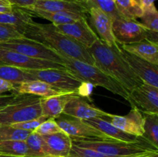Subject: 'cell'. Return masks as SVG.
Returning <instances> with one entry per match:
<instances>
[{
  "label": "cell",
  "instance_id": "24",
  "mask_svg": "<svg viewBox=\"0 0 158 157\" xmlns=\"http://www.w3.org/2000/svg\"><path fill=\"white\" fill-rule=\"evenodd\" d=\"M0 78L12 84L19 85L26 82L35 80L34 76L27 70L11 66H0Z\"/></svg>",
  "mask_w": 158,
  "mask_h": 157
},
{
  "label": "cell",
  "instance_id": "38",
  "mask_svg": "<svg viewBox=\"0 0 158 157\" xmlns=\"http://www.w3.org/2000/svg\"><path fill=\"white\" fill-rule=\"evenodd\" d=\"M15 88V85L0 78V95L7 92H13Z\"/></svg>",
  "mask_w": 158,
  "mask_h": 157
},
{
  "label": "cell",
  "instance_id": "23",
  "mask_svg": "<svg viewBox=\"0 0 158 157\" xmlns=\"http://www.w3.org/2000/svg\"><path fill=\"white\" fill-rule=\"evenodd\" d=\"M32 17H39L51 22L54 26L73 22L81 18H87V15L61 12H49L34 8H22Z\"/></svg>",
  "mask_w": 158,
  "mask_h": 157
},
{
  "label": "cell",
  "instance_id": "25",
  "mask_svg": "<svg viewBox=\"0 0 158 157\" xmlns=\"http://www.w3.org/2000/svg\"><path fill=\"white\" fill-rule=\"evenodd\" d=\"M32 19V17L22 8L15 7L12 12L0 13V24L15 26L21 33L23 26H26Z\"/></svg>",
  "mask_w": 158,
  "mask_h": 157
},
{
  "label": "cell",
  "instance_id": "33",
  "mask_svg": "<svg viewBox=\"0 0 158 157\" xmlns=\"http://www.w3.org/2000/svg\"><path fill=\"white\" fill-rule=\"evenodd\" d=\"M68 157H111L109 155H104L101 152L96 151L92 149L81 147L77 145L72 144L70 151Z\"/></svg>",
  "mask_w": 158,
  "mask_h": 157
},
{
  "label": "cell",
  "instance_id": "41",
  "mask_svg": "<svg viewBox=\"0 0 158 157\" xmlns=\"http://www.w3.org/2000/svg\"><path fill=\"white\" fill-rule=\"evenodd\" d=\"M139 2V4L142 6L143 9H145L147 7H149V6H153L154 5V2L156 0H137Z\"/></svg>",
  "mask_w": 158,
  "mask_h": 157
},
{
  "label": "cell",
  "instance_id": "26",
  "mask_svg": "<svg viewBox=\"0 0 158 157\" xmlns=\"http://www.w3.org/2000/svg\"><path fill=\"white\" fill-rule=\"evenodd\" d=\"M115 5L122 18L136 20L143 15V9L137 0H116Z\"/></svg>",
  "mask_w": 158,
  "mask_h": 157
},
{
  "label": "cell",
  "instance_id": "11",
  "mask_svg": "<svg viewBox=\"0 0 158 157\" xmlns=\"http://www.w3.org/2000/svg\"><path fill=\"white\" fill-rule=\"evenodd\" d=\"M146 31L147 28L137 20L120 17L113 22V33L117 43L120 45L145 40Z\"/></svg>",
  "mask_w": 158,
  "mask_h": 157
},
{
  "label": "cell",
  "instance_id": "14",
  "mask_svg": "<svg viewBox=\"0 0 158 157\" xmlns=\"http://www.w3.org/2000/svg\"><path fill=\"white\" fill-rule=\"evenodd\" d=\"M103 119L107 120L120 130L137 137H142L143 134L144 115L137 108L131 107V110L126 115L109 114Z\"/></svg>",
  "mask_w": 158,
  "mask_h": 157
},
{
  "label": "cell",
  "instance_id": "22",
  "mask_svg": "<svg viewBox=\"0 0 158 157\" xmlns=\"http://www.w3.org/2000/svg\"><path fill=\"white\" fill-rule=\"evenodd\" d=\"M119 45L127 52L158 66V45L154 44L147 40H142L130 44Z\"/></svg>",
  "mask_w": 158,
  "mask_h": 157
},
{
  "label": "cell",
  "instance_id": "30",
  "mask_svg": "<svg viewBox=\"0 0 158 157\" xmlns=\"http://www.w3.org/2000/svg\"><path fill=\"white\" fill-rule=\"evenodd\" d=\"M32 131L17 129L11 125H0V141L26 140Z\"/></svg>",
  "mask_w": 158,
  "mask_h": 157
},
{
  "label": "cell",
  "instance_id": "12",
  "mask_svg": "<svg viewBox=\"0 0 158 157\" xmlns=\"http://www.w3.org/2000/svg\"><path fill=\"white\" fill-rule=\"evenodd\" d=\"M55 27L59 32L70 37L87 49L99 38L97 33L88 24L87 18H81L66 24L57 25Z\"/></svg>",
  "mask_w": 158,
  "mask_h": 157
},
{
  "label": "cell",
  "instance_id": "43",
  "mask_svg": "<svg viewBox=\"0 0 158 157\" xmlns=\"http://www.w3.org/2000/svg\"><path fill=\"white\" fill-rule=\"evenodd\" d=\"M80 2H83L84 4H86V6H87V2H88V0H80Z\"/></svg>",
  "mask_w": 158,
  "mask_h": 157
},
{
  "label": "cell",
  "instance_id": "1",
  "mask_svg": "<svg viewBox=\"0 0 158 157\" xmlns=\"http://www.w3.org/2000/svg\"><path fill=\"white\" fill-rule=\"evenodd\" d=\"M22 34L25 38L42 43L69 58L95 66L94 58L87 49L59 32L52 23L43 24L32 19L23 26Z\"/></svg>",
  "mask_w": 158,
  "mask_h": 157
},
{
  "label": "cell",
  "instance_id": "3",
  "mask_svg": "<svg viewBox=\"0 0 158 157\" xmlns=\"http://www.w3.org/2000/svg\"><path fill=\"white\" fill-rule=\"evenodd\" d=\"M72 143L111 157H143L158 153V149L142 137L136 142H124L113 139H94L72 140Z\"/></svg>",
  "mask_w": 158,
  "mask_h": 157
},
{
  "label": "cell",
  "instance_id": "4",
  "mask_svg": "<svg viewBox=\"0 0 158 157\" xmlns=\"http://www.w3.org/2000/svg\"><path fill=\"white\" fill-rule=\"evenodd\" d=\"M56 52L61 57L67 70L82 83L103 87L127 100L129 93L127 90L117 80L105 74L97 66L69 58L60 52Z\"/></svg>",
  "mask_w": 158,
  "mask_h": 157
},
{
  "label": "cell",
  "instance_id": "5",
  "mask_svg": "<svg viewBox=\"0 0 158 157\" xmlns=\"http://www.w3.org/2000/svg\"><path fill=\"white\" fill-rule=\"evenodd\" d=\"M40 99L30 94H16L9 105L0 109V125H12L40 117Z\"/></svg>",
  "mask_w": 158,
  "mask_h": 157
},
{
  "label": "cell",
  "instance_id": "45",
  "mask_svg": "<svg viewBox=\"0 0 158 157\" xmlns=\"http://www.w3.org/2000/svg\"><path fill=\"white\" fill-rule=\"evenodd\" d=\"M0 157H13V156H9V155H0Z\"/></svg>",
  "mask_w": 158,
  "mask_h": 157
},
{
  "label": "cell",
  "instance_id": "35",
  "mask_svg": "<svg viewBox=\"0 0 158 157\" xmlns=\"http://www.w3.org/2000/svg\"><path fill=\"white\" fill-rule=\"evenodd\" d=\"M60 131L62 130L55 121V119H47L46 121L42 123L33 132L40 135H46Z\"/></svg>",
  "mask_w": 158,
  "mask_h": 157
},
{
  "label": "cell",
  "instance_id": "17",
  "mask_svg": "<svg viewBox=\"0 0 158 157\" xmlns=\"http://www.w3.org/2000/svg\"><path fill=\"white\" fill-rule=\"evenodd\" d=\"M49 12H61L87 15L89 8L86 4L79 2L66 0H36L32 7Z\"/></svg>",
  "mask_w": 158,
  "mask_h": 157
},
{
  "label": "cell",
  "instance_id": "13",
  "mask_svg": "<svg viewBox=\"0 0 158 157\" xmlns=\"http://www.w3.org/2000/svg\"><path fill=\"white\" fill-rule=\"evenodd\" d=\"M118 46L122 58L127 63L131 70L143 82L158 88V66L127 52L120 45L118 44Z\"/></svg>",
  "mask_w": 158,
  "mask_h": 157
},
{
  "label": "cell",
  "instance_id": "40",
  "mask_svg": "<svg viewBox=\"0 0 158 157\" xmlns=\"http://www.w3.org/2000/svg\"><path fill=\"white\" fill-rule=\"evenodd\" d=\"M15 95H16V94L14 93L10 94V95H0V109H2V108L6 107L7 105H9L12 101V99L15 98Z\"/></svg>",
  "mask_w": 158,
  "mask_h": 157
},
{
  "label": "cell",
  "instance_id": "44",
  "mask_svg": "<svg viewBox=\"0 0 158 157\" xmlns=\"http://www.w3.org/2000/svg\"><path fill=\"white\" fill-rule=\"evenodd\" d=\"M66 1H70V2H82L80 0H66Z\"/></svg>",
  "mask_w": 158,
  "mask_h": 157
},
{
  "label": "cell",
  "instance_id": "29",
  "mask_svg": "<svg viewBox=\"0 0 158 157\" xmlns=\"http://www.w3.org/2000/svg\"><path fill=\"white\" fill-rule=\"evenodd\" d=\"M29 151V157H51L43 137L32 132L26 140Z\"/></svg>",
  "mask_w": 158,
  "mask_h": 157
},
{
  "label": "cell",
  "instance_id": "31",
  "mask_svg": "<svg viewBox=\"0 0 158 157\" xmlns=\"http://www.w3.org/2000/svg\"><path fill=\"white\" fill-rule=\"evenodd\" d=\"M140 18V23L145 28L158 32V12L154 5L143 9V15Z\"/></svg>",
  "mask_w": 158,
  "mask_h": 157
},
{
  "label": "cell",
  "instance_id": "21",
  "mask_svg": "<svg viewBox=\"0 0 158 157\" xmlns=\"http://www.w3.org/2000/svg\"><path fill=\"white\" fill-rule=\"evenodd\" d=\"M83 121L87 124L94 126V128L100 130V132L113 139L124 142H136L140 138V137L135 136V135L120 130V129L111 124L109 121L103 118L96 117V118H92L89 119L83 120Z\"/></svg>",
  "mask_w": 158,
  "mask_h": 157
},
{
  "label": "cell",
  "instance_id": "27",
  "mask_svg": "<svg viewBox=\"0 0 158 157\" xmlns=\"http://www.w3.org/2000/svg\"><path fill=\"white\" fill-rule=\"evenodd\" d=\"M0 155L13 157H29V151L24 140L0 141Z\"/></svg>",
  "mask_w": 158,
  "mask_h": 157
},
{
  "label": "cell",
  "instance_id": "46",
  "mask_svg": "<svg viewBox=\"0 0 158 157\" xmlns=\"http://www.w3.org/2000/svg\"><path fill=\"white\" fill-rule=\"evenodd\" d=\"M112 1H114V2H115V1H116V0H112Z\"/></svg>",
  "mask_w": 158,
  "mask_h": 157
},
{
  "label": "cell",
  "instance_id": "19",
  "mask_svg": "<svg viewBox=\"0 0 158 157\" xmlns=\"http://www.w3.org/2000/svg\"><path fill=\"white\" fill-rule=\"evenodd\" d=\"M79 94L75 92H66L55 96L40 99L42 115L47 119H56L61 115L68 102Z\"/></svg>",
  "mask_w": 158,
  "mask_h": 157
},
{
  "label": "cell",
  "instance_id": "36",
  "mask_svg": "<svg viewBox=\"0 0 158 157\" xmlns=\"http://www.w3.org/2000/svg\"><path fill=\"white\" fill-rule=\"evenodd\" d=\"M47 119V118L43 115H41L40 117L37 119H34L28 120L26 122H22V123H14L12 124L11 126H13V127L17 128V129H25V130H29L32 131L33 132L42 123H43L44 121Z\"/></svg>",
  "mask_w": 158,
  "mask_h": 157
},
{
  "label": "cell",
  "instance_id": "18",
  "mask_svg": "<svg viewBox=\"0 0 158 157\" xmlns=\"http://www.w3.org/2000/svg\"><path fill=\"white\" fill-rule=\"evenodd\" d=\"M46 143L51 157H68L72 147V139L63 131L41 135Z\"/></svg>",
  "mask_w": 158,
  "mask_h": 157
},
{
  "label": "cell",
  "instance_id": "8",
  "mask_svg": "<svg viewBox=\"0 0 158 157\" xmlns=\"http://www.w3.org/2000/svg\"><path fill=\"white\" fill-rule=\"evenodd\" d=\"M11 66L23 69H67L64 65L50 60L32 58L0 46V66Z\"/></svg>",
  "mask_w": 158,
  "mask_h": 157
},
{
  "label": "cell",
  "instance_id": "34",
  "mask_svg": "<svg viewBox=\"0 0 158 157\" xmlns=\"http://www.w3.org/2000/svg\"><path fill=\"white\" fill-rule=\"evenodd\" d=\"M22 37L23 35L17 27L10 25L0 24V42Z\"/></svg>",
  "mask_w": 158,
  "mask_h": 157
},
{
  "label": "cell",
  "instance_id": "42",
  "mask_svg": "<svg viewBox=\"0 0 158 157\" xmlns=\"http://www.w3.org/2000/svg\"><path fill=\"white\" fill-rule=\"evenodd\" d=\"M143 157H158V153L153 154V155H146V156H143Z\"/></svg>",
  "mask_w": 158,
  "mask_h": 157
},
{
  "label": "cell",
  "instance_id": "2",
  "mask_svg": "<svg viewBox=\"0 0 158 157\" xmlns=\"http://www.w3.org/2000/svg\"><path fill=\"white\" fill-rule=\"evenodd\" d=\"M88 51L94 58L95 66L117 80L128 92L143 83L122 58L118 44L110 46L98 38Z\"/></svg>",
  "mask_w": 158,
  "mask_h": 157
},
{
  "label": "cell",
  "instance_id": "7",
  "mask_svg": "<svg viewBox=\"0 0 158 157\" xmlns=\"http://www.w3.org/2000/svg\"><path fill=\"white\" fill-rule=\"evenodd\" d=\"M0 46L32 58L50 60L64 65L61 57L55 50L47 47L42 43L29 39L25 37L2 42H0Z\"/></svg>",
  "mask_w": 158,
  "mask_h": 157
},
{
  "label": "cell",
  "instance_id": "20",
  "mask_svg": "<svg viewBox=\"0 0 158 157\" xmlns=\"http://www.w3.org/2000/svg\"><path fill=\"white\" fill-rule=\"evenodd\" d=\"M12 93L14 94H30L37 95L41 98L55 96L66 93L56 89L53 86L40 80H32L26 82L15 86V89Z\"/></svg>",
  "mask_w": 158,
  "mask_h": 157
},
{
  "label": "cell",
  "instance_id": "37",
  "mask_svg": "<svg viewBox=\"0 0 158 157\" xmlns=\"http://www.w3.org/2000/svg\"><path fill=\"white\" fill-rule=\"evenodd\" d=\"M36 0H9L15 7L18 8H30L35 4Z\"/></svg>",
  "mask_w": 158,
  "mask_h": 157
},
{
  "label": "cell",
  "instance_id": "39",
  "mask_svg": "<svg viewBox=\"0 0 158 157\" xmlns=\"http://www.w3.org/2000/svg\"><path fill=\"white\" fill-rule=\"evenodd\" d=\"M15 6L9 0H0V13H7L13 11Z\"/></svg>",
  "mask_w": 158,
  "mask_h": 157
},
{
  "label": "cell",
  "instance_id": "10",
  "mask_svg": "<svg viewBox=\"0 0 158 157\" xmlns=\"http://www.w3.org/2000/svg\"><path fill=\"white\" fill-rule=\"evenodd\" d=\"M128 102L143 114H158V88L143 82L128 93Z\"/></svg>",
  "mask_w": 158,
  "mask_h": 157
},
{
  "label": "cell",
  "instance_id": "15",
  "mask_svg": "<svg viewBox=\"0 0 158 157\" xmlns=\"http://www.w3.org/2000/svg\"><path fill=\"white\" fill-rule=\"evenodd\" d=\"M88 14L89 15L90 24L96 30L99 38L108 46H116L117 44L113 33L114 20L101 9L97 7H90Z\"/></svg>",
  "mask_w": 158,
  "mask_h": 157
},
{
  "label": "cell",
  "instance_id": "32",
  "mask_svg": "<svg viewBox=\"0 0 158 157\" xmlns=\"http://www.w3.org/2000/svg\"><path fill=\"white\" fill-rule=\"evenodd\" d=\"M88 8L97 7L107 14L113 20L120 18L118 13L115 2L112 0H88Z\"/></svg>",
  "mask_w": 158,
  "mask_h": 157
},
{
  "label": "cell",
  "instance_id": "6",
  "mask_svg": "<svg viewBox=\"0 0 158 157\" xmlns=\"http://www.w3.org/2000/svg\"><path fill=\"white\" fill-rule=\"evenodd\" d=\"M34 76L35 80H40L53 86L56 89L64 92H75L81 96L86 97L89 95V84L82 83L76 78L67 69H26Z\"/></svg>",
  "mask_w": 158,
  "mask_h": 157
},
{
  "label": "cell",
  "instance_id": "16",
  "mask_svg": "<svg viewBox=\"0 0 158 157\" xmlns=\"http://www.w3.org/2000/svg\"><path fill=\"white\" fill-rule=\"evenodd\" d=\"M63 114L76 117L82 120H86L96 117L103 118L107 116L110 113H107L89 103L85 97L77 95L68 102L63 109Z\"/></svg>",
  "mask_w": 158,
  "mask_h": 157
},
{
  "label": "cell",
  "instance_id": "28",
  "mask_svg": "<svg viewBox=\"0 0 158 157\" xmlns=\"http://www.w3.org/2000/svg\"><path fill=\"white\" fill-rule=\"evenodd\" d=\"M142 138L158 149V114H146Z\"/></svg>",
  "mask_w": 158,
  "mask_h": 157
},
{
  "label": "cell",
  "instance_id": "9",
  "mask_svg": "<svg viewBox=\"0 0 158 157\" xmlns=\"http://www.w3.org/2000/svg\"><path fill=\"white\" fill-rule=\"evenodd\" d=\"M62 131L66 132L72 140L110 139L83 120L62 113L55 119Z\"/></svg>",
  "mask_w": 158,
  "mask_h": 157
}]
</instances>
